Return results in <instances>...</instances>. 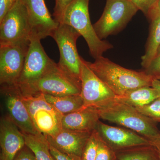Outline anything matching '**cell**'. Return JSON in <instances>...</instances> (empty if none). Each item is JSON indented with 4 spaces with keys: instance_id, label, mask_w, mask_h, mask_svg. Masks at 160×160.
<instances>
[{
    "instance_id": "ffe728a7",
    "label": "cell",
    "mask_w": 160,
    "mask_h": 160,
    "mask_svg": "<svg viewBox=\"0 0 160 160\" xmlns=\"http://www.w3.org/2000/svg\"><path fill=\"white\" fill-rule=\"evenodd\" d=\"M160 46V15L152 21L150 33L146 46V52L142 56L141 65L147 69L158 54Z\"/></svg>"
},
{
    "instance_id": "f546056e",
    "label": "cell",
    "mask_w": 160,
    "mask_h": 160,
    "mask_svg": "<svg viewBox=\"0 0 160 160\" xmlns=\"http://www.w3.org/2000/svg\"><path fill=\"white\" fill-rule=\"evenodd\" d=\"M18 0H0V21L12 8Z\"/></svg>"
},
{
    "instance_id": "ba28073f",
    "label": "cell",
    "mask_w": 160,
    "mask_h": 160,
    "mask_svg": "<svg viewBox=\"0 0 160 160\" xmlns=\"http://www.w3.org/2000/svg\"><path fill=\"white\" fill-rule=\"evenodd\" d=\"M81 97L83 107L104 108L114 102L116 96L92 71L87 61L81 58Z\"/></svg>"
},
{
    "instance_id": "d6a6232c",
    "label": "cell",
    "mask_w": 160,
    "mask_h": 160,
    "mask_svg": "<svg viewBox=\"0 0 160 160\" xmlns=\"http://www.w3.org/2000/svg\"><path fill=\"white\" fill-rule=\"evenodd\" d=\"M160 15V0H158V2L155 4L154 6L152 8L150 11L148 12L147 16L152 21Z\"/></svg>"
},
{
    "instance_id": "ac0fdd59",
    "label": "cell",
    "mask_w": 160,
    "mask_h": 160,
    "mask_svg": "<svg viewBox=\"0 0 160 160\" xmlns=\"http://www.w3.org/2000/svg\"><path fill=\"white\" fill-rule=\"evenodd\" d=\"M160 97L159 92L154 87L144 86L116 97V101L136 108L148 105Z\"/></svg>"
},
{
    "instance_id": "5b68a950",
    "label": "cell",
    "mask_w": 160,
    "mask_h": 160,
    "mask_svg": "<svg viewBox=\"0 0 160 160\" xmlns=\"http://www.w3.org/2000/svg\"><path fill=\"white\" fill-rule=\"evenodd\" d=\"M81 35L74 28L59 23L51 37L57 44L60 52L58 63L61 70L78 82H81V58L79 55L77 41Z\"/></svg>"
},
{
    "instance_id": "8d00e7d4",
    "label": "cell",
    "mask_w": 160,
    "mask_h": 160,
    "mask_svg": "<svg viewBox=\"0 0 160 160\" xmlns=\"http://www.w3.org/2000/svg\"><path fill=\"white\" fill-rule=\"evenodd\" d=\"M156 1H157V2H158V0H156Z\"/></svg>"
},
{
    "instance_id": "f1b7e54d",
    "label": "cell",
    "mask_w": 160,
    "mask_h": 160,
    "mask_svg": "<svg viewBox=\"0 0 160 160\" xmlns=\"http://www.w3.org/2000/svg\"><path fill=\"white\" fill-rule=\"evenodd\" d=\"M150 143V146L154 152L156 160H160V131L154 136L147 138Z\"/></svg>"
},
{
    "instance_id": "7402d4cb",
    "label": "cell",
    "mask_w": 160,
    "mask_h": 160,
    "mask_svg": "<svg viewBox=\"0 0 160 160\" xmlns=\"http://www.w3.org/2000/svg\"><path fill=\"white\" fill-rule=\"evenodd\" d=\"M119 160H156L154 152L150 146H144L137 151L124 152L117 155Z\"/></svg>"
},
{
    "instance_id": "4fadbf2b",
    "label": "cell",
    "mask_w": 160,
    "mask_h": 160,
    "mask_svg": "<svg viewBox=\"0 0 160 160\" xmlns=\"http://www.w3.org/2000/svg\"><path fill=\"white\" fill-rule=\"evenodd\" d=\"M27 12L31 38L40 40L51 37L59 23L52 18L45 0H21Z\"/></svg>"
},
{
    "instance_id": "e0dca14e",
    "label": "cell",
    "mask_w": 160,
    "mask_h": 160,
    "mask_svg": "<svg viewBox=\"0 0 160 160\" xmlns=\"http://www.w3.org/2000/svg\"><path fill=\"white\" fill-rule=\"evenodd\" d=\"M100 118L97 108L82 107L77 111L64 115L62 126L64 129L92 132L96 128Z\"/></svg>"
},
{
    "instance_id": "30bf717a",
    "label": "cell",
    "mask_w": 160,
    "mask_h": 160,
    "mask_svg": "<svg viewBox=\"0 0 160 160\" xmlns=\"http://www.w3.org/2000/svg\"><path fill=\"white\" fill-rule=\"evenodd\" d=\"M30 41L0 46V84L16 86L25 62Z\"/></svg>"
},
{
    "instance_id": "5bb4252c",
    "label": "cell",
    "mask_w": 160,
    "mask_h": 160,
    "mask_svg": "<svg viewBox=\"0 0 160 160\" xmlns=\"http://www.w3.org/2000/svg\"><path fill=\"white\" fill-rule=\"evenodd\" d=\"M95 129L113 150L150 146L149 140L145 137L132 130L109 126L100 121Z\"/></svg>"
},
{
    "instance_id": "9a60e30c",
    "label": "cell",
    "mask_w": 160,
    "mask_h": 160,
    "mask_svg": "<svg viewBox=\"0 0 160 160\" xmlns=\"http://www.w3.org/2000/svg\"><path fill=\"white\" fill-rule=\"evenodd\" d=\"M24 133L9 118L6 116L0 121V160H14L26 146Z\"/></svg>"
},
{
    "instance_id": "6da1fadb",
    "label": "cell",
    "mask_w": 160,
    "mask_h": 160,
    "mask_svg": "<svg viewBox=\"0 0 160 160\" xmlns=\"http://www.w3.org/2000/svg\"><path fill=\"white\" fill-rule=\"evenodd\" d=\"M87 64L116 97L140 87L152 86L155 77L146 71L138 72L126 69L103 56L96 59L94 62H87Z\"/></svg>"
},
{
    "instance_id": "d6986e66",
    "label": "cell",
    "mask_w": 160,
    "mask_h": 160,
    "mask_svg": "<svg viewBox=\"0 0 160 160\" xmlns=\"http://www.w3.org/2000/svg\"><path fill=\"white\" fill-rule=\"evenodd\" d=\"M43 95L46 101L64 115L77 111L84 106V102L80 94L60 96Z\"/></svg>"
},
{
    "instance_id": "d590c367",
    "label": "cell",
    "mask_w": 160,
    "mask_h": 160,
    "mask_svg": "<svg viewBox=\"0 0 160 160\" xmlns=\"http://www.w3.org/2000/svg\"><path fill=\"white\" fill-rule=\"evenodd\" d=\"M155 76L157 78L160 79V75Z\"/></svg>"
},
{
    "instance_id": "d4e9b609",
    "label": "cell",
    "mask_w": 160,
    "mask_h": 160,
    "mask_svg": "<svg viewBox=\"0 0 160 160\" xmlns=\"http://www.w3.org/2000/svg\"><path fill=\"white\" fill-rule=\"evenodd\" d=\"M115 158L113 149L100 136L96 160H115Z\"/></svg>"
},
{
    "instance_id": "44dd1931",
    "label": "cell",
    "mask_w": 160,
    "mask_h": 160,
    "mask_svg": "<svg viewBox=\"0 0 160 160\" xmlns=\"http://www.w3.org/2000/svg\"><path fill=\"white\" fill-rule=\"evenodd\" d=\"M24 133L26 146L34 153L37 160H55L49 150L46 136Z\"/></svg>"
},
{
    "instance_id": "277c9868",
    "label": "cell",
    "mask_w": 160,
    "mask_h": 160,
    "mask_svg": "<svg viewBox=\"0 0 160 160\" xmlns=\"http://www.w3.org/2000/svg\"><path fill=\"white\" fill-rule=\"evenodd\" d=\"M18 87L25 96L40 94L60 96L80 94L81 84L66 74L55 63L38 79Z\"/></svg>"
},
{
    "instance_id": "4316f807",
    "label": "cell",
    "mask_w": 160,
    "mask_h": 160,
    "mask_svg": "<svg viewBox=\"0 0 160 160\" xmlns=\"http://www.w3.org/2000/svg\"><path fill=\"white\" fill-rule=\"evenodd\" d=\"M49 150L55 160H82V157L60 151L49 144Z\"/></svg>"
},
{
    "instance_id": "8fae6325",
    "label": "cell",
    "mask_w": 160,
    "mask_h": 160,
    "mask_svg": "<svg viewBox=\"0 0 160 160\" xmlns=\"http://www.w3.org/2000/svg\"><path fill=\"white\" fill-rule=\"evenodd\" d=\"M55 63L46 54L41 40L31 39L22 71L16 86L21 87L38 79Z\"/></svg>"
},
{
    "instance_id": "83f0119b",
    "label": "cell",
    "mask_w": 160,
    "mask_h": 160,
    "mask_svg": "<svg viewBox=\"0 0 160 160\" xmlns=\"http://www.w3.org/2000/svg\"><path fill=\"white\" fill-rule=\"evenodd\" d=\"M138 10L147 16L148 12L157 2L156 0H131Z\"/></svg>"
},
{
    "instance_id": "1f68e13d",
    "label": "cell",
    "mask_w": 160,
    "mask_h": 160,
    "mask_svg": "<svg viewBox=\"0 0 160 160\" xmlns=\"http://www.w3.org/2000/svg\"><path fill=\"white\" fill-rule=\"evenodd\" d=\"M14 160H37L34 153L26 146L17 155Z\"/></svg>"
},
{
    "instance_id": "7a4b0ae2",
    "label": "cell",
    "mask_w": 160,
    "mask_h": 160,
    "mask_svg": "<svg viewBox=\"0 0 160 160\" xmlns=\"http://www.w3.org/2000/svg\"><path fill=\"white\" fill-rule=\"evenodd\" d=\"M89 0H73L67 8L62 22L67 24L82 36L95 59L102 56L103 53L113 48L107 41L100 39L92 25L89 17Z\"/></svg>"
},
{
    "instance_id": "7c38bea8",
    "label": "cell",
    "mask_w": 160,
    "mask_h": 160,
    "mask_svg": "<svg viewBox=\"0 0 160 160\" xmlns=\"http://www.w3.org/2000/svg\"><path fill=\"white\" fill-rule=\"evenodd\" d=\"M8 116L23 133L38 135L17 86H1Z\"/></svg>"
},
{
    "instance_id": "8992f818",
    "label": "cell",
    "mask_w": 160,
    "mask_h": 160,
    "mask_svg": "<svg viewBox=\"0 0 160 160\" xmlns=\"http://www.w3.org/2000/svg\"><path fill=\"white\" fill-rule=\"evenodd\" d=\"M138 10L131 0H106L102 16L93 25L100 39L116 34L129 22Z\"/></svg>"
},
{
    "instance_id": "e575fe53",
    "label": "cell",
    "mask_w": 160,
    "mask_h": 160,
    "mask_svg": "<svg viewBox=\"0 0 160 160\" xmlns=\"http://www.w3.org/2000/svg\"><path fill=\"white\" fill-rule=\"evenodd\" d=\"M160 54V47H159L158 49L157 55H159Z\"/></svg>"
},
{
    "instance_id": "9c48e42d",
    "label": "cell",
    "mask_w": 160,
    "mask_h": 160,
    "mask_svg": "<svg viewBox=\"0 0 160 160\" xmlns=\"http://www.w3.org/2000/svg\"><path fill=\"white\" fill-rule=\"evenodd\" d=\"M31 30L27 12L21 0L0 21V46L27 42Z\"/></svg>"
},
{
    "instance_id": "484cf974",
    "label": "cell",
    "mask_w": 160,
    "mask_h": 160,
    "mask_svg": "<svg viewBox=\"0 0 160 160\" xmlns=\"http://www.w3.org/2000/svg\"><path fill=\"white\" fill-rule=\"evenodd\" d=\"M73 0H55L53 18L59 23L62 22L65 11Z\"/></svg>"
},
{
    "instance_id": "74e56055",
    "label": "cell",
    "mask_w": 160,
    "mask_h": 160,
    "mask_svg": "<svg viewBox=\"0 0 160 160\" xmlns=\"http://www.w3.org/2000/svg\"></svg>"
},
{
    "instance_id": "603a6c76",
    "label": "cell",
    "mask_w": 160,
    "mask_h": 160,
    "mask_svg": "<svg viewBox=\"0 0 160 160\" xmlns=\"http://www.w3.org/2000/svg\"><path fill=\"white\" fill-rule=\"evenodd\" d=\"M100 136L96 129L92 132L83 150L82 160H96Z\"/></svg>"
},
{
    "instance_id": "2e32d148",
    "label": "cell",
    "mask_w": 160,
    "mask_h": 160,
    "mask_svg": "<svg viewBox=\"0 0 160 160\" xmlns=\"http://www.w3.org/2000/svg\"><path fill=\"white\" fill-rule=\"evenodd\" d=\"M91 133L62 129L52 136H46L49 144L60 151L82 157Z\"/></svg>"
},
{
    "instance_id": "52a82bcc",
    "label": "cell",
    "mask_w": 160,
    "mask_h": 160,
    "mask_svg": "<svg viewBox=\"0 0 160 160\" xmlns=\"http://www.w3.org/2000/svg\"><path fill=\"white\" fill-rule=\"evenodd\" d=\"M22 97L35 127L40 133L52 136L63 129L64 115L49 104L43 94Z\"/></svg>"
},
{
    "instance_id": "4dcf8cb0",
    "label": "cell",
    "mask_w": 160,
    "mask_h": 160,
    "mask_svg": "<svg viewBox=\"0 0 160 160\" xmlns=\"http://www.w3.org/2000/svg\"><path fill=\"white\" fill-rule=\"evenodd\" d=\"M146 72L152 75L158 76L160 74V54L157 56L151 62L149 67L145 70Z\"/></svg>"
},
{
    "instance_id": "cb8c5ba5",
    "label": "cell",
    "mask_w": 160,
    "mask_h": 160,
    "mask_svg": "<svg viewBox=\"0 0 160 160\" xmlns=\"http://www.w3.org/2000/svg\"><path fill=\"white\" fill-rule=\"evenodd\" d=\"M140 113L155 122H160V97L148 105L136 107Z\"/></svg>"
},
{
    "instance_id": "3957f363",
    "label": "cell",
    "mask_w": 160,
    "mask_h": 160,
    "mask_svg": "<svg viewBox=\"0 0 160 160\" xmlns=\"http://www.w3.org/2000/svg\"><path fill=\"white\" fill-rule=\"evenodd\" d=\"M98 110L100 118L124 126L146 138L154 136L159 132L156 122L127 104L116 101Z\"/></svg>"
},
{
    "instance_id": "836d02e7",
    "label": "cell",
    "mask_w": 160,
    "mask_h": 160,
    "mask_svg": "<svg viewBox=\"0 0 160 160\" xmlns=\"http://www.w3.org/2000/svg\"><path fill=\"white\" fill-rule=\"evenodd\" d=\"M152 86L157 89L160 94V79L157 78L156 76L152 81Z\"/></svg>"
}]
</instances>
